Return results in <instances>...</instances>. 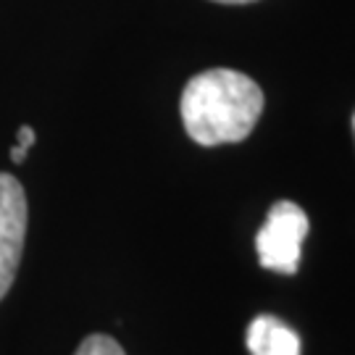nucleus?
<instances>
[{
    "label": "nucleus",
    "instance_id": "2",
    "mask_svg": "<svg viewBox=\"0 0 355 355\" xmlns=\"http://www.w3.org/2000/svg\"><path fill=\"white\" fill-rule=\"evenodd\" d=\"M308 234V216L297 203L279 200L271 205L263 227L255 234V250L263 268L295 274L300 266V248Z\"/></svg>",
    "mask_w": 355,
    "mask_h": 355
},
{
    "label": "nucleus",
    "instance_id": "3",
    "mask_svg": "<svg viewBox=\"0 0 355 355\" xmlns=\"http://www.w3.org/2000/svg\"><path fill=\"white\" fill-rule=\"evenodd\" d=\"M26 237V195L21 182L0 171V300L8 295L21 263Z\"/></svg>",
    "mask_w": 355,
    "mask_h": 355
},
{
    "label": "nucleus",
    "instance_id": "6",
    "mask_svg": "<svg viewBox=\"0 0 355 355\" xmlns=\"http://www.w3.org/2000/svg\"><path fill=\"white\" fill-rule=\"evenodd\" d=\"M16 145H19V148H24V150H29V148L35 145V129L29 127V124H24V127L19 129V135H16Z\"/></svg>",
    "mask_w": 355,
    "mask_h": 355
},
{
    "label": "nucleus",
    "instance_id": "5",
    "mask_svg": "<svg viewBox=\"0 0 355 355\" xmlns=\"http://www.w3.org/2000/svg\"><path fill=\"white\" fill-rule=\"evenodd\" d=\"M74 355H127V353H124V347L116 343L114 337H108V334H89V337H85L79 343Z\"/></svg>",
    "mask_w": 355,
    "mask_h": 355
},
{
    "label": "nucleus",
    "instance_id": "1",
    "mask_svg": "<svg viewBox=\"0 0 355 355\" xmlns=\"http://www.w3.org/2000/svg\"><path fill=\"white\" fill-rule=\"evenodd\" d=\"M179 111L187 135L203 148L242 142L263 114V89L248 74L211 69L187 82Z\"/></svg>",
    "mask_w": 355,
    "mask_h": 355
},
{
    "label": "nucleus",
    "instance_id": "7",
    "mask_svg": "<svg viewBox=\"0 0 355 355\" xmlns=\"http://www.w3.org/2000/svg\"><path fill=\"white\" fill-rule=\"evenodd\" d=\"M26 153H29V150L19 148V145H13V148H11V161H13V164H21V161L26 158Z\"/></svg>",
    "mask_w": 355,
    "mask_h": 355
},
{
    "label": "nucleus",
    "instance_id": "8",
    "mask_svg": "<svg viewBox=\"0 0 355 355\" xmlns=\"http://www.w3.org/2000/svg\"><path fill=\"white\" fill-rule=\"evenodd\" d=\"M214 3H227V6H242V3H255V0H214Z\"/></svg>",
    "mask_w": 355,
    "mask_h": 355
},
{
    "label": "nucleus",
    "instance_id": "4",
    "mask_svg": "<svg viewBox=\"0 0 355 355\" xmlns=\"http://www.w3.org/2000/svg\"><path fill=\"white\" fill-rule=\"evenodd\" d=\"M245 343L250 355H300V337L277 316H255L248 327Z\"/></svg>",
    "mask_w": 355,
    "mask_h": 355
}]
</instances>
